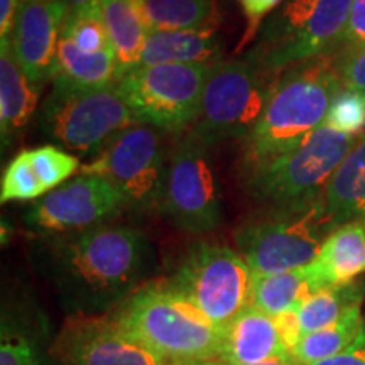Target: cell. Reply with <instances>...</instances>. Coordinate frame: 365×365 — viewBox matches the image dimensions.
Here are the masks:
<instances>
[{
  "label": "cell",
  "instance_id": "obj_24",
  "mask_svg": "<svg viewBox=\"0 0 365 365\" xmlns=\"http://www.w3.org/2000/svg\"><path fill=\"white\" fill-rule=\"evenodd\" d=\"M312 294H314L313 287L304 267L271 276H254L252 307L269 317L298 309Z\"/></svg>",
  "mask_w": 365,
  "mask_h": 365
},
{
  "label": "cell",
  "instance_id": "obj_34",
  "mask_svg": "<svg viewBox=\"0 0 365 365\" xmlns=\"http://www.w3.org/2000/svg\"><path fill=\"white\" fill-rule=\"evenodd\" d=\"M272 318L277 327V331H279L282 344L286 346V350L289 354H293L296 345H298L299 340L303 339V328H301L298 309H291V312L281 313Z\"/></svg>",
  "mask_w": 365,
  "mask_h": 365
},
{
  "label": "cell",
  "instance_id": "obj_18",
  "mask_svg": "<svg viewBox=\"0 0 365 365\" xmlns=\"http://www.w3.org/2000/svg\"><path fill=\"white\" fill-rule=\"evenodd\" d=\"M39 88L17 63L11 41H0V135L2 149L26 129L38 105Z\"/></svg>",
  "mask_w": 365,
  "mask_h": 365
},
{
  "label": "cell",
  "instance_id": "obj_13",
  "mask_svg": "<svg viewBox=\"0 0 365 365\" xmlns=\"http://www.w3.org/2000/svg\"><path fill=\"white\" fill-rule=\"evenodd\" d=\"M125 208L110 181L98 175H80L49 191L27 210L26 223L43 235H63L105 225Z\"/></svg>",
  "mask_w": 365,
  "mask_h": 365
},
{
  "label": "cell",
  "instance_id": "obj_17",
  "mask_svg": "<svg viewBox=\"0 0 365 365\" xmlns=\"http://www.w3.org/2000/svg\"><path fill=\"white\" fill-rule=\"evenodd\" d=\"M287 354L274 318L254 307L242 312L222 330L218 357L230 365L259 364Z\"/></svg>",
  "mask_w": 365,
  "mask_h": 365
},
{
  "label": "cell",
  "instance_id": "obj_29",
  "mask_svg": "<svg viewBox=\"0 0 365 365\" xmlns=\"http://www.w3.org/2000/svg\"><path fill=\"white\" fill-rule=\"evenodd\" d=\"M29 153L34 171L38 173L48 193L65 185L68 178H71L81 168L78 158L56 145H43V148L31 149Z\"/></svg>",
  "mask_w": 365,
  "mask_h": 365
},
{
  "label": "cell",
  "instance_id": "obj_32",
  "mask_svg": "<svg viewBox=\"0 0 365 365\" xmlns=\"http://www.w3.org/2000/svg\"><path fill=\"white\" fill-rule=\"evenodd\" d=\"M237 2H239L242 9L245 22H247L244 38H242V43L239 46V49H242L257 36L264 19H266L269 14L276 11L277 7H281L284 0H237Z\"/></svg>",
  "mask_w": 365,
  "mask_h": 365
},
{
  "label": "cell",
  "instance_id": "obj_25",
  "mask_svg": "<svg viewBox=\"0 0 365 365\" xmlns=\"http://www.w3.org/2000/svg\"><path fill=\"white\" fill-rule=\"evenodd\" d=\"M364 298L365 284L362 281L328 287L312 294L298 308L303 335L330 327L352 309L362 308Z\"/></svg>",
  "mask_w": 365,
  "mask_h": 365
},
{
  "label": "cell",
  "instance_id": "obj_2",
  "mask_svg": "<svg viewBox=\"0 0 365 365\" xmlns=\"http://www.w3.org/2000/svg\"><path fill=\"white\" fill-rule=\"evenodd\" d=\"M341 88L333 54L298 63L277 75L266 108L245 139L244 168L279 158L312 139Z\"/></svg>",
  "mask_w": 365,
  "mask_h": 365
},
{
  "label": "cell",
  "instance_id": "obj_3",
  "mask_svg": "<svg viewBox=\"0 0 365 365\" xmlns=\"http://www.w3.org/2000/svg\"><path fill=\"white\" fill-rule=\"evenodd\" d=\"M112 314L173 365L220 355L222 328L213 325L170 281L140 286Z\"/></svg>",
  "mask_w": 365,
  "mask_h": 365
},
{
  "label": "cell",
  "instance_id": "obj_10",
  "mask_svg": "<svg viewBox=\"0 0 365 365\" xmlns=\"http://www.w3.org/2000/svg\"><path fill=\"white\" fill-rule=\"evenodd\" d=\"M170 282L222 330L252 307V269L225 245L195 244Z\"/></svg>",
  "mask_w": 365,
  "mask_h": 365
},
{
  "label": "cell",
  "instance_id": "obj_11",
  "mask_svg": "<svg viewBox=\"0 0 365 365\" xmlns=\"http://www.w3.org/2000/svg\"><path fill=\"white\" fill-rule=\"evenodd\" d=\"M158 210L190 234H207L220 225V195L208 145L190 132L173 149Z\"/></svg>",
  "mask_w": 365,
  "mask_h": 365
},
{
  "label": "cell",
  "instance_id": "obj_4",
  "mask_svg": "<svg viewBox=\"0 0 365 365\" xmlns=\"http://www.w3.org/2000/svg\"><path fill=\"white\" fill-rule=\"evenodd\" d=\"M354 0H284L264 24L250 54L272 75L344 44Z\"/></svg>",
  "mask_w": 365,
  "mask_h": 365
},
{
  "label": "cell",
  "instance_id": "obj_14",
  "mask_svg": "<svg viewBox=\"0 0 365 365\" xmlns=\"http://www.w3.org/2000/svg\"><path fill=\"white\" fill-rule=\"evenodd\" d=\"M53 352L61 365H173L127 331L113 314L71 317Z\"/></svg>",
  "mask_w": 365,
  "mask_h": 365
},
{
  "label": "cell",
  "instance_id": "obj_37",
  "mask_svg": "<svg viewBox=\"0 0 365 365\" xmlns=\"http://www.w3.org/2000/svg\"><path fill=\"white\" fill-rule=\"evenodd\" d=\"M21 0H0V41L11 38Z\"/></svg>",
  "mask_w": 365,
  "mask_h": 365
},
{
  "label": "cell",
  "instance_id": "obj_5",
  "mask_svg": "<svg viewBox=\"0 0 365 365\" xmlns=\"http://www.w3.org/2000/svg\"><path fill=\"white\" fill-rule=\"evenodd\" d=\"M276 80L277 75L267 71L250 53L215 63L188 132L208 148L223 140L247 139L266 108Z\"/></svg>",
  "mask_w": 365,
  "mask_h": 365
},
{
  "label": "cell",
  "instance_id": "obj_21",
  "mask_svg": "<svg viewBox=\"0 0 365 365\" xmlns=\"http://www.w3.org/2000/svg\"><path fill=\"white\" fill-rule=\"evenodd\" d=\"M100 11L120 78L124 73L139 65L149 39L150 26L145 16L144 0H102Z\"/></svg>",
  "mask_w": 365,
  "mask_h": 365
},
{
  "label": "cell",
  "instance_id": "obj_28",
  "mask_svg": "<svg viewBox=\"0 0 365 365\" xmlns=\"http://www.w3.org/2000/svg\"><path fill=\"white\" fill-rule=\"evenodd\" d=\"M46 195L48 191L41 182L38 173L34 171L31 153L22 150L7 164L6 171H4L0 200L2 203L29 202V200L38 202Z\"/></svg>",
  "mask_w": 365,
  "mask_h": 365
},
{
  "label": "cell",
  "instance_id": "obj_9",
  "mask_svg": "<svg viewBox=\"0 0 365 365\" xmlns=\"http://www.w3.org/2000/svg\"><path fill=\"white\" fill-rule=\"evenodd\" d=\"M210 70V65L137 66L117 80L115 88L137 124L180 134L198 115Z\"/></svg>",
  "mask_w": 365,
  "mask_h": 365
},
{
  "label": "cell",
  "instance_id": "obj_20",
  "mask_svg": "<svg viewBox=\"0 0 365 365\" xmlns=\"http://www.w3.org/2000/svg\"><path fill=\"white\" fill-rule=\"evenodd\" d=\"M217 29L153 31L137 66L210 65L222 58Z\"/></svg>",
  "mask_w": 365,
  "mask_h": 365
},
{
  "label": "cell",
  "instance_id": "obj_22",
  "mask_svg": "<svg viewBox=\"0 0 365 365\" xmlns=\"http://www.w3.org/2000/svg\"><path fill=\"white\" fill-rule=\"evenodd\" d=\"M118 75L120 73L113 51L86 54L65 36H59L56 75L53 81L83 88H98L115 85Z\"/></svg>",
  "mask_w": 365,
  "mask_h": 365
},
{
  "label": "cell",
  "instance_id": "obj_19",
  "mask_svg": "<svg viewBox=\"0 0 365 365\" xmlns=\"http://www.w3.org/2000/svg\"><path fill=\"white\" fill-rule=\"evenodd\" d=\"M328 232L344 223L365 220V135L333 173L323 193Z\"/></svg>",
  "mask_w": 365,
  "mask_h": 365
},
{
  "label": "cell",
  "instance_id": "obj_15",
  "mask_svg": "<svg viewBox=\"0 0 365 365\" xmlns=\"http://www.w3.org/2000/svg\"><path fill=\"white\" fill-rule=\"evenodd\" d=\"M66 16L63 0H21L9 41L17 63L39 90L56 75L58 43Z\"/></svg>",
  "mask_w": 365,
  "mask_h": 365
},
{
  "label": "cell",
  "instance_id": "obj_23",
  "mask_svg": "<svg viewBox=\"0 0 365 365\" xmlns=\"http://www.w3.org/2000/svg\"><path fill=\"white\" fill-rule=\"evenodd\" d=\"M153 31L217 29L220 22L217 0H144Z\"/></svg>",
  "mask_w": 365,
  "mask_h": 365
},
{
  "label": "cell",
  "instance_id": "obj_36",
  "mask_svg": "<svg viewBox=\"0 0 365 365\" xmlns=\"http://www.w3.org/2000/svg\"><path fill=\"white\" fill-rule=\"evenodd\" d=\"M312 365H365V328L359 335V339L344 352Z\"/></svg>",
  "mask_w": 365,
  "mask_h": 365
},
{
  "label": "cell",
  "instance_id": "obj_30",
  "mask_svg": "<svg viewBox=\"0 0 365 365\" xmlns=\"http://www.w3.org/2000/svg\"><path fill=\"white\" fill-rule=\"evenodd\" d=\"M323 125L345 135H357L365 130L364 91L341 88L333 98Z\"/></svg>",
  "mask_w": 365,
  "mask_h": 365
},
{
  "label": "cell",
  "instance_id": "obj_6",
  "mask_svg": "<svg viewBox=\"0 0 365 365\" xmlns=\"http://www.w3.org/2000/svg\"><path fill=\"white\" fill-rule=\"evenodd\" d=\"M355 143V135L322 125L298 149L245 168L249 195L266 207L322 202L328 181Z\"/></svg>",
  "mask_w": 365,
  "mask_h": 365
},
{
  "label": "cell",
  "instance_id": "obj_33",
  "mask_svg": "<svg viewBox=\"0 0 365 365\" xmlns=\"http://www.w3.org/2000/svg\"><path fill=\"white\" fill-rule=\"evenodd\" d=\"M0 365H38L33 345L26 339H9L0 346Z\"/></svg>",
  "mask_w": 365,
  "mask_h": 365
},
{
  "label": "cell",
  "instance_id": "obj_8",
  "mask_svg": "<svg viewBox=\"0 0 365 365\" xmlns=\"http://www.w3.org/2000/svg\"><path fill=\"white\" fill-rule=\"evenodd\" d=\"M328 234L322 200L294 207H266L239 228L235 242L254 276H271L312 264Z\"/></svg>",
  "mask_w": 365,
  "mask_h": 365
},
{
  "label": "cell",
  "instance_id": "obj_40",
  "mask_svg": "<svg viewBox=\"0 0 365 365\" xmlns=\"http://www.w3.org/2000/svg\"><path fill=\"white\" fill-rule=\"evenodd\" d=\"M181 365H228L225 360H222L220 357L215 359H203V360H193V362H186Z\"/></svg>",
  "mask_w": 365,
  "mask_h": 365
},
{
  "label": "cell",
  "instance_id": "obj_27",
  "mask_svg": "<svg viewBox=\"0 0 365 365\" xmlns=\"http://www.w3.org/2000/svg\"><path fill=\"white\" fill-rule=\"evenodd\" d=\"M61 36L70 39L80 51L86 54L112 51L100 6L68 14L63 22Z\"/></svg>",
  "mask_w": 365,
  "mask_h": 365
},
{
  "label": "cell",
  "instance_id": "obj_31",
  "mask_svg": "<svg viewBox=\"0 0 365 365\" xmlns=\"http://www.w3.org/2000/svg\"><path fill=\"white\" fill-rule=\"evenodd\" d=\"M333 58L341 86L365 93V41L340 48Z\"/></svg>",
  "mask_w": 365,
  "mask_h": 365
},
{
  "label": "cell",
  "instance_id": "obj_35",
  "mask_svg": "<svg viewBox=\"0 0 365 365\" xmlns=\"http://www.w3.org/2000/svg\"><path fill=\"white\" fill-rule=\"evenodd\" d=\"M365 41V0H354L352 14H350L349 27H346V34L344 39L345 46H354Z\"/></svg>",
  "mask_w": 365,
  "mask_h": 365
},
{
  "label": "cell",
  "instance_id": "obj_7",
  "mask_svg": "<svg viewBox=\"0 0 365 365\" xmlns=\"http://www.w3.org/2000/svg\"><path fill=\"white\" fill-rule=\"evenodd\" d=\"M137 120L115 85L83 88L53 81L38 113L46 137L71 153L97 156L105 145Z\"/></svg>",
  "mask_w": 365,
  "mask_h": 365
},
{
  "label": "cell",
  "instance_id": "obj_12",
  "mask_svg": "<svg viewBox=\"0 0 365 365\" xmlns=\"http://www.w3.org/2000/svg\"><path fill=\"white\" fill-rule=\"evenodd\" d=\"M164 154L161 130L135 124L118 132L97 156L83 164L81 175H98L110 181L125 207L158 208L168 166Z\"/></svg>",
  "mask_w": 365,
  "mask_h": 365
},
{
  "label": "cell",
  "instance_id": "obj_1",
  "mask_svg": "<svg viewBox=\"0 0 365 365\" xmlns=\"http://www.w3.org/2000/svg\"><path fill=\"white\" fill-rule=\"evenodd\" d=\"M41 267L71 317H103L118 309L148 276L153 250L137 228L105 223L44 237Z\"/></svg>",
  "mask_w": 365,
  "mask_h": 365
},
{
  "label": "cell",
  "instance_id": "obj_26",
  "mask_svg": "<svg viewBox=\"0 0 365 365\" xmlns=\"http://www.w3.org/2000/svg\"><path fill=\"white\" fill-rule=\"evenodd\" d=\"M364 328L365 319L362 309L355 308L333 325L303 335L293 350V357L301 365H312L335 357L359 339Z\"/></svg>",
  "mask_w": 365,
  "mask_h": 365
},
{
  "label": "cell",
  "instance_id": "obj_38",
  "mask_svg": "<svg viewBox=\"0 0 365 365\" xmlns=\"http://www.w3.org/2000/svg\"><path fill=\"white\" fill-rule=\"evenodd\" d=\"M68 9V14L71 12H78L83 11V9H90V7H97L102 4V0H63Z\"/></svg>",
  "mask_w": 365,
  "mask_h": 365
},
{
  "label": "cell",
  "instance_id": "obj_16",
  "mask_svg": "<svg viewBox=\"0 0 365 365\" xmlns=\"http://www.w3.org/2000/svg\"><path fill=\"white\" fill-rule=\"evenodd\" d=\"M304 269L313 293L357 281L365 274V220L333 228Z\"/></svg>",
  "mask_w": 365,
  "mask_h": 365
},
{
  "label": "cell",
  "instance_id": "obj_39",
  "mask_svg": "<svg viewBox=\"0 0 365 365\" xmlns=\"http://www.w3.org/2000/svg\"><path fill=\"white\" fill-rule=\"evenodd\" d=\"M228 365H230V364H228ZM250 365H301V364L293 357V355L287 354V355H281V357H274V359L264 360V362L250 364Z\"/></svg>",
  "mask_w": 365,
  "mask_h": 365
}]
</instances>
